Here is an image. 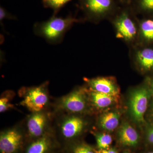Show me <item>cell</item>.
Instances as JSON below:
<instances>
[{
    "mask_svg": "<svg viewBox=\"0 0 153 153\" xmlns=\"http://www.w3.org/2000/svg\"><path fill=\"white\" fill-rule=\"evenodd\" d=\"M133 12L125 9L117 11L109 19L116 37L124 42L129 48L138 44L140 19Z\"/></svg>",
    "mask_w": 153,
    "mask_h": 153,
    "instance_id": "cell-1",
    "label": "cell"
},
{
    "mask_svg": "<svg viewBox=\"0 0 153 153\" xmlns=\"http://www.w3.org/2000/svg\"><path fill=\"white\" fill-rule=\"evenodd\" d=\"M69 16L66 18L53 16L45 22L36 23L33 27L36 35L44 38L49 44H60L66 32L76 23L84 22Z\"/></svg>",
    "mask_w": 153,
    "mask_h": 153,
    "instance_id": "cell-2",
    "label": "cell"
},
{
    "mask_svg": "<svg viewBox=\"0 0 153 153\" xmlns=\"http://www.w3.org/2000/svg\"><path fill=\"white\" fill-rule=\"evenodd\" d=\"M152 94L148 80L135 87L131 92L128 101L129 112L133 120L138 124L142 125L146 123L145 115Z\"/></svg>",
    "mask_w": 153,
    "mask_h": 153,
    "instance_id": "cell-3",
    "label": "cell"
},
{
    "mask_svg": "<svg viewBox=\"0 0 153 153\" xmlns=\"http://www.w3.org/2000/svg\"><path fill=\"white\" fill-rule=\"evenodd\" d=\"M85 20L98 24L108 20L117 11L115 0H80Z\"/></svg>",
    "mask_w": 153,
    "mask_h": 153,
    "instance_id": "cell-4",
    "label": "cell"
},
{
    "mask_svg": "<svg viewBox=\"0 0 153 153\" xmlns=\"http://www.w3.org/2000/svg\"><path fill=\"white\" fill-rule=\"evenodd\" d=\"M89 103L87 88L79 87L59 99L56 106L57 109L69 114H79L87 110Z\"/></svg>",
    "mask_w": 153,
    "mask_h": 153,
    "instance_id": "cell-5",
    "label": "cell"
},
{
    "mask_svg": "<svg viewBox=\"0 0 153 153\" xmlns=\"http://www.w3.org/2000/svg\"><path fill=\"white\" fill-rule=\"evenodd\" d=\"M48 82L37 86L22 88L20 95L23 97L21 104L32 113L43 111L49 102Z\"/></svg>",
    "mask_w": 153,
    "mask_h": 153,
    "instance_id": "cell-6",
    "label": "cell"
},
{
    "mask_svg": "<svg viewBox=\"0 0 153 153\" xmlns=\"http://www.w3.org/2000/svg\"><path fill=\"white\" fill-rule=\"evenodd\" d=\"M129 56L137 70L142 74L153 71V48L149 45H137L129 48Z\"/></svg>",
    "mask_w": 153,
    "mask_h": 153,
    "instance_id": "cell-7",
    "label": "cell"
},
{
    "mask_svg": "<svg viewBox=\"0 0 153 153\" xmlns=\"http://www.w3.org/2000/svg\"><path fill=\"white\" fill-rule=\"evenodd\" d=\"M86 124L85 120L78 114H68L61 119L58 126L62 137L66 140H71L83 132Z\"/></svg>",
    "mask_w": 153,
    "mask_h": 153,
    "instance_id": "cell-8",
    "label": "cell"
},
{
    "mask_svg": "<svg viewBox=\"0 0 153 153\" xmlns=\"http://www.w3.org/2000/svg\"><path fill=\"white\" fill-rule=\"evenodd\" d=\"M24 133L19 127L6 129L0 135L1 153H18L24 143Z\"/></svg>",
    "mask_w": 153,
    "mask_h": 153,
    "instance_id": "cell-9",
    "label": "cell"
},
{
    "mask_svg": "<svg viewBox=\"0 0 153 153\" xmlns=\"http://www.w3.org/2000/svg\"><path fill=\"white\" fill-rule=\"evenodd\" d=\"M86 87L89 90L118 96L120 89L115 78L112 76H97L84 78Z\"/></svg>",
    "mask_w": 153,
    "mask_h": 153,
    "instance_id": "cell-10",
    "label": "cell"
},
{
    "mask_svg": "<svg viewBox=\"0 0 153 153\" xmlns=\"http://www.w3.org/2000/svg\"><path fill=\"white\" fill-rule=\"evenodd\" d=\"M48 115L43 111L32 113L27 121V131L30 138L36 140L47 134L49 125Z\"/></svg>",
    "mask_w": 153,
    "mask_h": 153,
    "instance_id": "cell-11",
    "label": "cell"
},
{
    "mask_svg": "<svg viewBox=\"0 0 153 153\" xmlns=\"http://www.w3.org/2000/svg\"><path fill=\"white\" fill-rule=\"evenodd\" d=\"M117 139L122 146L127 147H136L140 140L138 132L131 124L127 122H124L119 129Z\"/></svg>",
    "mask_w": 153,
    "mask_h": 153,
    "instance_id": "cell-12",
    "label": "cell"
},
{
    "mask_svg": "<svg viewBox=\"0 0 153 153\" xmlns=\"http://www.w3.org/2000/svg\"><path fill=\"white\" fill-rule=\"evenodd\" d=\"M87 91L89 102L97 109H105L115 104L118 102V96L97 92L87 88Z\"/></svg>",
    "mask_w": 153,
    "mask_h": 153,
    "instance_id": "cell-13",
    "label": "cell"
},
{
    "mask_svg": "<svg viewBox=\"0 0 153 153\" xmlns=\"http://www.w3.org/2000/svg\"><path fill=\"white\" fill-rule=\"evenodd\" d=\"M153 43V19H140L138 41L137 45H149Z\"/></svg>",
    "mask_w": 153,
    "mask_h": 153,
    "instance_id": "cell-14",
    "label": "cell"
},
{
    "mask_svg": "<svg viewBox=\"0 0 153 153\" xmlns=\"http://www.w3.org/2000/svg\"><path fill=\"white\" fill-rule=\"evenodd\" d=\"M120 116L119 112L114 111L104 113L99 118V126L105 131H114L119 125Z\"/></svg>",
    "mask_w": 153,
    "mask_h": 153,
    "instance_id": "cell-15",
    "label": "cell"
},
{
    "mask_svg": "<svg viewBox=\"0 0 153 153\" xmlns=\"http://www.w3.org/2000/svg\"><path fill=\"white\" fill-rule=\"evenodd\" d=\"M52 146L51 137L47 134L34 140L28 146L26 153H48Z\"/></svg>",
    "mask_w": 153,
    "mask_h": 153,
    "instance_id": "cell-16",
    "label": "cell"
},
{
    "mask_svg": "<svg viewBox=\"0 0 153 153\" xmlns=\"http://www.w3.org/2000/svg\"><path fill=\"white\" fill-rule=\"evenodd\" d=\"M98 149H108L112 143V137L107 133H97L94 134Z\"/></svg>",
    "mask_w": 153,
    "mask_h": 153,
    "instance_id": "cell-17",
    "label": "cell"
},
{
    "mask_svg": "<svg viewBox=\"0 0 153 153\" xmlns=\"http://www.w3.org/2000/svg\"><path fill=\"white\" fill-rule=\"evenodd\" d=\"M15 95L13 91H7L1 94L0 98V112H6L11 108H13V105L11 104V101Z\"/></svg>",
    "mask_w": 153,
    "mask_h": 153,
    "instance_id": "cell-18",
    "label": "cell"
},
{
    "mask_svg": "<svg viewBox=\"0 0 153 153\" xmlns=\"http://www.w3.org/2000/svg\"><path fill=\"white\" fill-rule=\"evenodd\" d=\"M135 3L137 13H146L153 12V0H136Z\"/></svg>",
    "mask_w": 153,
    "mask_h": 153,
    "instance_id": "cell-19",
    "label": "cell"
},
{
    "mask_svg": "<svg viewBox=\"0 0 153 153\" xmlns=\"http://www.w3.org/2000/svg\"><path fill=\"white\" fill-rule=\"evenodd\" d=\"M71 1V0H43V1L46 7L51 8L56 12Z\"/></svg>",
    "mask_w": 153,
    "mask_h": 153,
    "instance_id": "cell-20",
    "label": "cell"
},
{
    "mask_svg": "<svg viewBox=\"0 0 153 153\" xmlns=\"http://www.w3.org/2000/svg\"><path fill=\"white\" fill-rule=\"evenodd\" d=\"M73 153H95L94 149L85 144H79L74 146L72 149Z\"/></svg>",
    "mask_w": 153,
    "mask_h": 153,
    "instance_id": "cell-21",
    "label": "cell"
},
{
    "mask_svg": "<svg viewBox=\"0 0 153 153\" xmlns=\"http://www.w3.org/2000/svg\"><path fill=\"white\" fill-rule=\"evenodd\" d=\"M146 138L148 143L153 145V124L149 126L147 128Z\"/></svg>",
    "mask_w": 153,
    "mask_h": 153,
    "instance_id": "cell-22",
    "label": "cell"
},
{
    "mask_svg": "<svg viewBox=\"0 0 153 153\" xmlns=\"http://www.w3.org/2000/svg\"><path fill=\"white\" fill-rule=\"evenodd\" d=\"M95 153H118L117 151L114 148H108L105 149L95 150L94 149Z\"/></svg>",
    "mask_w": 153,
    "mask_h": 153,
    "instance_id": "cell-23",
    "label": "cell"
},
{
    "mask_svg": "<svg viewBox=\"0 0 153 153\" xmlns=\"http://www.w3.org/2000/svg\"><path fill=\"white\" fill-rule=\"evenodd\" d=\"M10 17L12 18V17L9 16L5 10L1 7L0 8V20H1V22L3 21L6 18H9Z\"/></svg>",
    "mask_w": 153,
    "mask_h": 153,
    "instance_id": "cell-24",
    "label": "cell"
},
{
    "mask_svg": "<svg viewBox=\"0 0 153 153\" xmlns=\"http://www.w3.org/2000/svg\"><path fill=\"white\" fill-rule=\"evenodd\" d=\"M149 115L150 117L153 119V101L151 103L149 109Z\"/></svg>",
    "mask_w": 153,
    "mask_h": 153,
    "instance_id": "cell-25",
    "label": "cell"
},
{
    "mask_svg": "<svg viewBox=\"0 0 153 153\" xmlns=\"http://www.w3.org/2000/svg\"><path fill=\"white\" fill-rule=\"evenodd\" d=\"M148 81L152 91V94H153V79L148 80Z\"/></svg>",
    "mask_w": 153,
    "mask_h": 153,
    "instance_id": "cell-26",
    "label": "cell"
},
{
    "mask_svg": "<svg viewBox=\"0 0 153 153\" xmlns=\"http://www.w3.org/2000/svg\"><path fill=\"white\" fill-rule=\"evenodd\" d=\"M120 1H122L125 2L127 1V0H120Z\"/></svg>",
    "mask_w": 153,
    "mask_h": 153,
    "instance_id": "cell-27",
    "label": "cell"
},
{
    "mask_svg": "<svg viewBox=\"0 0 153 153\" xmlns=\"http://www.w3.org/2000/svg\"><path fill=\"white\" fill-rule=\"evenodd\" d=\"M123 153H130L129 152H128V151H126V152H124Z\"/></svg>",
    "mask_w": 153,
    "mask_h": 153,
    "instance_id": "cell-28",
    "label": "cell"
},
{
    "mask_svg": "<svg viewBox=\"0 0 153 153\" xmlns=\"http://www.w3.org/2000/svg\"><path fill=\"white\" fill-rule=\"evenodd\" d=\"M147 153H153V152H149Z\"/></svg>",
    "mask_w": 153,
    "mask_h": 153,
    "instance_id": "cell-29",
    "label": "cell"
}]
</instances>
